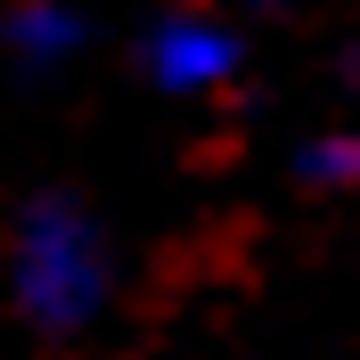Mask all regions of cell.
I'll return each instance as SVG.
<instances>
[{"label": "cell", "instance_id": "obj_1", "mask_svg": "<svg viewBox=\"0 0 360 360\" xmlns=\"http://www.w3.org/2000/svg\"><path fill=\"white\" fill-rule=\"evenodd\" d=\"M8 295H17L25 328H41V336L98 328V311L115 295V246H107V221L74 188H41V197L17 205V221H8Z\"/></svg>", "mask_w": 360, "mask_h": 360}, {"label": "cell", "instance_id": "obj_2", "mask_svg": "<svg viewBox=\"0 0 360 360\" xmlns=\"http://www.w3.org/2000/svg\"><path fill=\"white\" fill-rule=\"evenodd\" d=\"M139 74H148L164 98H221V90L246 74V33L221 17V8H164V17L139 33Z\"/></svg>", "mask_w": 360, "mask_h": 360}, {"label": "cell", "instance_id": "obj_3", "mask_svg": "<svg viewBox=\"0 0 360 360\" xmlns=\"http://www.w3.org/2000/svg\"><path fill=\"white\" fill-rule=\"evenodd\" d=\"M0 41H8V66H17L25 82H49V74H66L90 49V17L74 0H17V8L0 17Z\"/></svg>", "mask_w": 360, "mask_h": 360}, {"label": "cell", "instance_id": "obj_4", "mask_svg": "<svg viewBox=\"0 0 360 360\" xmlns=\"http://www.w3.org/2000/svg\"><path fill=\"white\" fill-rule=\"evenodd\" d=\"M295 180L303 188H360V123H328L295 148Z\"/></svg>", "mask_w": 360, "mask_h": 360}]
</instances>
